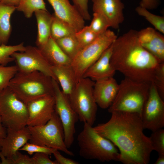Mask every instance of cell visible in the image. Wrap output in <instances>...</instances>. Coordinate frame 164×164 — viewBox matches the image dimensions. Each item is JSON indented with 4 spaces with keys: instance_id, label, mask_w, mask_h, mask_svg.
Returning a JSON list of instances; mask_svg holds the SVG:
<instances>
[{
    "instance_id": "1",
    "label": "cell",
    "mask_w": 164,
    "mask_h": 164,
    "mask_svg": "<svg viewBox=\"0 0 164 164\" xmlns=\"http://www.w3.org/2000/svg\"><path fill=\"white\" fill-rule=\"evenodd\" d=\"M109 120L93 127L119 151V161L124 164L149 163L153 149L143 132L141 118L135 113L114 111Z\"/></svg>"
},
{
    "instance_id": "2",
    "label": "cell",
    "mask_w": 164,
    "mask_h": 164,
    "mask_svg": "<svg viewBox=\"0 0 164 164\" xmlns=\"http://www.w3.org/2000/svg\"><path fill=\"white\" fill-rule=\"evenodd\" d=\"M112 46L110 62L116 71L133 80L153 83L156 70L162 63L142 46L138 31L129 30L117 37Z\"/></svg>"
},
{
    "instance_id": "3",
    "label": "cell",
    "mask_w": 164,
    "mask_h": 164,
    "mask_svg": "<svg viewBox=\"0 0 164 164\" xmlns=\"http://www.w3.org/2000/svg\"><path fill=\"white\" fill-rule=\"evenodd\" d=\"M8 87L26 104L40 97L54 94L53 78L37 71H18Z\"/></svg>"
},
{
    "instance_id": "4",
    "label": "cell",
    "mask_w": 164,
    "mask_h": 164,
    "mask_svg": "<svg viewBox=\"0 0 164 164\" xmlns=\"http://www.w3.org/2000/svg\"><path fill=\"white\" fill-rule=\"evenodd\" d=\"M77 137L80 156L102 162L118 161L119 153L111 141L98 134L91 126L84 123Z\"/></svg>"
},
{
    "instance_id": "5",
    "label": "cell",
    "mask_w": 164,
    "mask_h": 164,
    "mask_svg": "<svg viewBox=\"0 0 164 164\" xmlns=\"http://www.w3.org/2000/svg\"><path fill=\"white\" fill-rule=\"evenodd\" d=\"M125 77L120 84L118 92L108 111L135 113L141 117L148 98L150 85Z\"/></svg>"
},
{
    "instance_id": "6",
    "label": "cell",
    "mask_w": 164,
    "mask_h": 164,
    "mask_svg": "<svg viewBox=\"0 0 164 164\" xmlns=\"http://www.w3.org/2000/svg\"><path fill=\"white\" fill-rule=\"evenodd\" d=\"M117 36L112 30L108 29L100 34L92 43L81 49L72 60L71 66L77 82L87 70L112 44Z\"/></svg>"
},
{
    "instance_id": "7",
    "label": "cell",
    "mask_w": 164,
    "mask_h": 164,
    "mask_svg": "<svg viewBox=\"0 0 164 164\" xmlns=\"http://www.w3.org/2000/svg\"><path fill=\"white\" fill-rule=\"evenodd\" d=\"M94 81L83 77L68 97L70 104L77 114L79 120L93 126L96 119L97 105L93 93Z\"/></svg>"
},
{
    "instance_id": "8",
    "label": "cell",
    "mask_w": 164,
    "mask_h": 164,
    "mask_svg": "<svg viewBox=\"0 0 164 164\" xmlns=\"http://www.w3.org/2000/svg\"><path fill=\"white\" fill-rule=\"evenodd\" d=\"M27 126L30 134L29 142L55 149L71 156H74L65 144L63 126L55 111L46 124Z\"/></svg>"
},
{
    "instance_id": "9",
    "label": "cell",
    "mask_w": 164,
    "mask_h": 164,
    "mask_svg": "<svg viewBox=\"0 0 164 164\" xmlns=\"http://www.w3.org/2000/svg\"><path fill=\"white\" fill-rule=\"evenodd\" d=\"M26 104L8 87L0 91V118L6 128L18 129L27 126Z\"/></svg>"
},
{
    "instance_id": "10",
    "label": "cell",
    "mask_w": 164,
    "mask_h": 164,
    "mask_svg": "<svg viewBox=\"0 0 164 164\" xmlns=\"http://www.w3.org/2000/svg\"><path fill=\"white\" fill-rule=\"evenodd\" d=\"M55 101V111L63 126L64 141L68 149L72 145L75 133V125L78 117L70 103L68 97L60 89L58 82L53 78Z\"/></svg>"
},
{
    "instance_id": "11",
    "label": "cell",
    "mask_w": 164,
    "mask_h": 164,
    "mask_svg": "<svg viewBox=\"0 0 164 164\" xmlns=\"http://www.w3.org/2000/svg\"><path fill=\"white\" fill-rule=\"evenodd\" d=\"M11 56L15 59L18 72L28 73L37 71L51 77L56 81L51 70L52 66L37 47L27 46H26L24 51L15 52Z\"/></svg>"
},
{
    "instance_id": "12",
    "label": "cell",
    "mask_w": 164,
    "mask_h": 164,
    "mask_svg": "<svg viewBox=\"0 0 164 164\" xmlns=\"http://www.w3.org/2000/svg\"><path fill=\"white\" fill-rule=\"evenodd\" d=\"M144 129L154 131L164 127V102L153 83L144 105L141 116Z\"/></svg>"
},
{
    "instance_id": "13",
    "label": "cell",
    "mask_w": 164,
    "mask_h": 164,
    "mask_svg": "<svg viewBox=\"0 0 164 164\" xmlns=\"http://www.w3.org/2000/svg\"><path fill=\"white\" fill-rule=\"evenodd\" d=\"M28 116L27 126L40 125L46 124L55 111L53 96H44L26 104Z\"/></svg>"
},
{
    "instance_id": "14",
    "label": "cell",
    "mask_w": 164,
    "mask_h": 164,
    "mask_svg": "<svg viewBox=\"0 0 164 164\" xmlns=\"http://www.w3.org/2000/svg\"><path fill=\"white\" fill-rule=\"evenodd\" d=\"M93 12L103 15L110 27L117 29L124 21V5L121 0H92Z\"/></svg>"
},
{
    "instance_id": "15",
    "label": "cell",
    "mask_w": 164,
    "mask_h": 164,
    "mask_svg": "<svg viewBox=\"0 0 164 164\" xmlns=\"http://www.w3.org/2000/svg\"><path fill=\"white\" fill-rule=\"evenodd\" d=\"M47 0L53 9L54 14L69 25L76 32L85 26V20L68 0Z\"/></svg>"
},
{
    "instance_id": "16",
    "label": "cell",
    "mask_w": 164,
    "mask_h": 164,
    "mask_svg": "<svg viewBox=\"0 0 164 164\" xmlns=\"http://www.w3.org/2000/svg\"><path fill=\"white\" fill-rule=\"evenodd\" d=\"M7 129L6 136L0 140V153L10 158L29 141L30 134L27 126L18 129Z\"/></svg>"
},
{
    "instance_id": "17",
    "label": "cell",
    "mask_w": 164,
    "mask_h": 164,
    "mask_svg": "<svg viewBox=\"0 0 164 164\" xmlns=\"http://www.w3.org/2000/svg\"><path fill=\"white\" fill-rule=\"evenodd\" d=\"M138 37L144 48L161 63L164 62V36L161 32L148 27L138 31Z\"/></svg>"
},
{
    "instance_id": "18",
    "label": "cell",
    "mask_w": 164,
    "mask_h": 164,
    "mask_svg": "<svg viewBox=\"0 0 164 164\" xmlns=\"http://www.w3.org/2000/svg\"><path fill=\"white\" fill-rule=\"evenodd\" d=\"M119 84L113 77L94 81L93 93L97 106L102 109L108 108L114 100Z\"/></svg>"
},
{
    "instance_id": "19",
    "label": "cell",
    "mask_w": 164,
    "mask_h": 164,
    "mask_svg": "<svg viewBox=\"0 0 164 164\" xmlns=\"http://www.w3.org/2000/svg\"><path fill=\"white\" fill-rule=\"evenodd\" d=\"M112 44L87 70L83 77L88 78L95 81L113 77L116 71L110 62L112 51Z\"/></svg>"
},
{
    "instance_id": "20",
    "label": "cell",
    "mask_w": 164,
    "mask_h": 164,
    "mask_svg": "<svg viewBox=\"0 0 164 164\" xmlns=\"http://www.w3.org/2000/svg\"><path fill=\"white\" fill-rule=\"evenodd\" d=\"M37 47L52 66L71 65V60L63 52L56 41L51 36L45 44Z\"/></svg>"
},
{
    "instance_id": "21",
    "label": "cell",
    "mask_w": 164,
    "mask_h": 164,
    "mask_svg": "<svg viewBox=\"0 0 164 164\" xmlns=\"http://www.w3.org/2000/svg\"><path fill=\"white\" fill-rule=\"evenodd\" d=\"M52 70L62 91L68 97L75 88L77 82L71 65L52 66Z\"/></svg>"
},
{
    "instance_id": "22",
    "label": "cell",
    "mask_w": 164,
    "mask_h": 164,
    "mask_svg": "<svg viewBox=\"0 0 164 164\" xmlns=\"http://www.w3.org/2000/svg\"><path fill=\"white\" fill-rule=\"evenodd\" d=\"M37 26V35L36 43L37 47L45 44L50 37L53 15L48 11L39 10L34 12Z\"/></svg>"
},
{
    "instance_id": "23",
    "label": "cell",
    "mask_w": 164,
    "mask_h": 164,
    "mask_svg": "<svg viewBox=\"0 0 164 164\" xmlns=\"http://www.w3.org/2000/svg\"><path fill=\"white\" fill-rule=\"evenodd\" d=\"M16 8L0 2V45L8 42L12 30L10 18Z\"/></svg>"
},
{
    "instance_id": "24",
    "label": "cell",
    "mask_w": 164,
    "mask_h": 164,
    "mask_svg": "<svg viewBox=\"0 0 164 164\" xmlns=\"http://www.w3.org/2000/svg\"><path fill=\"white\" fill-rule=\"evenodd\" d=\"M75 33L55 40L61 50L71 60L80 50Z\"/></svg>"
},
{
    "instance_id": "25",
    "label": "cell",
    "mask_w": 164,
    "mask_h": 164,
    "mask_svg": "<svg viewBox=\"0 0 164 164\" xmlns=\"http://www.w3.org/2000/svg\"><path fill=\"white\" fill-rule=\"evenodd\" d=\"M51 29L50 36L54 40L74 34L76 32L67 23L54 14Z\"/></svg>"
},
{
    "instance_id": "26",
    "label": "cell",
    "mask_w": 164,
    "mask_h": 164,
    "mask_svg": "<svg viewBox=\"0 0 164 164\" xmlns=\"http://www.w3.org/2000/svg\"><path fill=\"white\" fill-rule=\"evenodd\" d=\"M16 10L23 12L27 18H30L38 10L47 11L43 0H20Z\"/></svg>"
},
{
    "instance_id": "27",
    "label": "cell",
    "mask_w": 164,
    "mask_h": 164,
    "mask_svg": "<svg viewBox=\"0 0 164 164\" xmlns=\"http://www.w3.org/2000/svg\"><path fill=\"white\" fill-rule=\"evenodd\" d=\"M26 49L24 43H21L15 45H7L2 44L0 45V65L6 66L9 63L14 61L12 54L16 52H23Z\"/></svg>"
},
{
    "instance_id": "28",
    "label": "cell",
    "mask_w": 164,
    "mask_h": 164,
    "mask_svg": "<svg viewBox=\"0 0 164 164\" xmlns=\"http://www.w3.org/2000/svg\"><path fill=\"white\" fill-rule=\"evenodd\" d=\"M135 11L139 15L144 17L156 30L164 34V16L156 15L149 12L147 9L140 6L137 7Z\"/></svg>"
},
{
    "instance_id": "29",
    "label": "cell",
    "mask_w": 164,
    "mask_h": 164,
    "mask_svg": "<svg viewBox=\"0 0 164 164\" xmlns=\"http://www.w3.org/2000/svg\"><path fill=\"white\" fill-rule=\"evenodd\" d=\"M75 35L81 50L93 42L99 35L94 33L89 26H85L80 30L76 32Z\"/></svg>"
},
{
    "instance_id": "30",
    "label": "cell",
    "mask_w": 164,
    "mask_h": 164,
    "mask_svg": "<svg viewBox=\"0 0 164 164\" xmlns=\"http://www.w3.org/2000/svg\"><path fill=\"white\" fill-rule=\"evenodd\" d=\"M89 26L92 31L98 35L104 32L110 27L109 22L103 15L95 12H93V18Z\"/></svg>"
},
{
    "instance_id": "31",
    "label": "cell",
    "mask_w": 164,
    "mask_h": 164,
    "mask_svg": "<svg viewBox=\"0 0 164 164\" xmlns=\"http://www.w3.org/2000/svg\"><path fill=\"white\" fill-rule=\"evenodd\" d=\"M18 72L16 66L0 65V91L9 86L11 80Z\"/></svg>"
},
{
    "instance_id": "32",
    "label": "cell",
    "mask_w": 164,
    "mask_h": 164,
    "mask_svg": "<svg viewBox=\"0 0 164 164\" xmlns=\"http://www.w3.org/2000/svg\"><path fill=\"white\" fill-rule=\"evenodd\" d=\"M149 139L153 150L159 155H164V130L160 128L152 131Z\"/></svg>"
},
{
    "instance_id": "33",
    "label": "cell",
    "mask_w": 164,
    "mask_h": 164,
    "mask_svg": "<svg viewBox=\"0 0 164 164\" xmlns=\"http://www.w3.org/2000/svg\"><path fill=\"white\" fill-rule=\"evenodd\" d=\"M153 83L164 100V62L161 63L157 68Z\"/></svg>"
},
{
    "instance_id": "34",
    "label": "cell",
    "mask_w": 164,
    "mask_h": 164,
    "mask_svg": "<svg viewBox=\"0 0 164 164\" xmlns=\"http://www.w3.org/2000/svg\"><path fill=\"white\" fill-rule=\"evenodd\" d=\"M56 150L45 146L27 142L19 149V151H26L30 155H32L34 153L42 152L46 153L50 155L53 154Z\"/></svg>"
},
{
    "instance_id": "35",
    "label": "cell",
    "mask_w": 164,
    "mask_h": 164,
    "mask_svg": "<svg viewBox=\"0 0 164 164\" xmlns=\"http://www.w3.org/2000/svg\"><path fill=\"white\" fill-rule=\"evenodd\" d=\"M3 163L4 164H33L32 157L21 153L19 151L11 158H5Z\"/></svg>"
},
{
    "instance_id": "36",
    "label": "cell",
    "mask_w": 164,
    "mask_h": 164,
    "mask_svg": "<svg viewBox=\"0 0 164 164\" xmlns=\"http://www.w3.org/2000/svg\"><path fill=\"white\" fill-rule=\"evenodd\" d=\"M81 16L85 20H90L91 16L88 8L89 0H71Z\"/></svg>"
},
{
    "instance_id": "37",
    "label": "cell",
    "mask_w": 164,
    "mask_h": 164,
    "mask_svg": "<svg viewBox=\"0 0 164 164\" xmlns=\"http://www.w3.org/2000/svg\"><path fill=\"white\" fill-rule=\"evenodd\" d=\"M49 155L44 153H36L32 157L33 164H57L49 158Z\"/></svg>"
},
{
    "instance_id": "38",
    "label": "cell",
    "mask_w": 164,
    "mask_h": 164,
    "mask_svg": "<svg viewBox=\"0 0 164 164\" xmlns=\"http://www.w3.org/2000/svg\"><path fill=\"white\" fill-rule=\"evenodd\" d=\"M55 161L57 164H79V163L74 160L66 158L62 155L57 150L53 152Z\"/></svg>"
},
{
    "instance_id": "39",
    "label": "cell",
    "mask_w": 164,
    "mask_h": 164,
    "mask_svg": "<svg viewBox=\"0 0 164 164\" xmlns=\"http://www.w3.org/2000/svg\"><path fill=\"white\" fill-rule=\"evenodd\" d=\"M159 2V0H141L139 6L148 10L153 9L158 7Z\"/></svg>"
},
{
    "instance_id": "40",
    "label": "cell",
    "mask_w": 164,
    "mask_h": 164,
    "mask_svg": "<svg viewBox=\"0 0 164 164\" xmlns=\"http://www.w3.org/2000/svg\"><path fill=\"white\" fill-rule=\"evenodd\" d=\"M7 128L3 125L0 118V140L4 138L7 134Z\"/></svg>"
},
{
    "instance_id": "41",
    "label": "cell",
    "mask_w": 164,
    "mask_h": 164,
    "mask_svg": "<svg viewBox=\"0 0 164 164\" xmlns=\"http://www.w3.org/2000/svg\"><path fill=\"white\" fill-rule=\"evenodd\" d=\"M20 0H0V2L6 4L17 6Z\"/></svg>"
},
{
    "instance_id": "42",
    "label": "cell",
    "mask_w": 164,
    "mask_h": 164,
    "mask_svg": "<svg viewBox=\"0 0 164 164\" xmlns=\"http://www.w3.org/2000/svg\"><path fill=\"white\" fill-rule=\"evenodd\" d=\"M154 164H164V155H159L158 157Z\"/></svg>"
}]
</instances>
